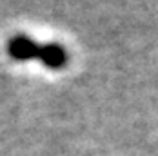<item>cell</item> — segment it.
I'll use <instances>...</instances> for the list:
<instances>
[{
  "mask_svg": "<svg viewBox=\"0 0 158 156\" xmlns=\"http://www.w3.org/2000/svg\"><path fill=\"white\" fill-rule=\"evenodd\" d=\"M7 55L15 60H38L46 67L62 69L69 55L58 44H38L26 35H16L7 42Z\"/></svg>",
  "mask_w": 158,
  "mask_h": 156,
  "instance_id": "cell-1",
  "label": "cell"
}]
</instances>
